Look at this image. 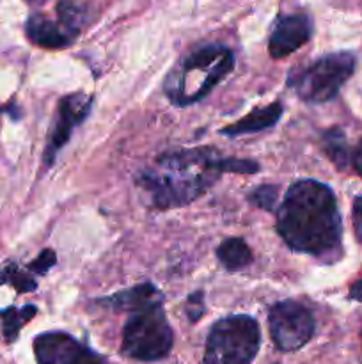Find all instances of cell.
I'll list each match as a JSON object with an SVG mask.
<instances>
[{
  "label": "cell",
  "instance_id": "cell-1",
  "mask_svg": "<svg viewBox=\"0 0 362 364\" xmlns=\"http://www.w3.org/2000/svg\"><path fill=\"white\" fill-rule=\"evenodd\" d=\"M277 231L293 251L336 258L341 251V215L334 192L316 180L295 181L277 212Z\"/></svg>",
  "mask_w": 362,
  "mask_h": 364
},
{
  "label": "cell",
  "instance_id": "cell-2",
  "mask_svg": "<svg viewBox=\"0 0 362 364\" xmlns=\"http://www.w3.org/2000/svg\"><path fill=\"white\" fill-rule=\"evenodd\" d=\"M219 160L209 148L163 153L153 169L138 174L137 185L151 196L156 208L170 210L190 205L216 180Z\"/></svg>",
  "mask_w": 362,
  "mask_h": 364
},
{
  "label": "cell",
  "instance_id": "cell-3",
  "mask_svg": "<svg viewBox=\"0 0 362 364\" xmlns=\"http://www.w3.org/2000/svg\"><path fill=\"white\" fill-rule=\"evenodd\" d=\"M234 68V55L222 45H208L185 57L165 78V95L176 107H188L212 92Z\"/></svg>",
  "mask_w": 362,
  "mask_h": 364
},
{
  "label": "cell",
  "instance_id": "cell-4",
  "mask_svg": "<svg viewBox=\"0 0 362 364\" xmlns=\"http://www.w3.org/2000/svg\"><path fill=\"white\" fill-rule=\"evenodd\" d=\"M259 345L261 331L252 316H226L209 331L202 364H251Z\"/></svg>",
  "mask_w": 362,
  "mask_h": 364
},
{
  "label": "cell",
  "instance_id": "cell-5",
  "mask_svg": "<svg viewBox=\"0 0 362 364\" xmlns=\"http://www.w3.org/2000/svg\"><path fill=\"white\" fill-rule=\"evenodd\" d=\"M174 336L162 304L131 313L123 329L121 354L135 361H160L172 348Z\"/></svg>",
  "mask_w": 362,
  "mask_h": 364
},
{
  "label": "cell",
  "instance_id": "cell-6",
  "mask_svg": "<svg viewBox=\"0 0 362 364\" xmlns=\"http://www.w3.org/2000/svg\"><path fill=\"white\" fill-rule=\"evenodd\" d=\"M355 57L348 52L329 53L304 70L293 71L287 85L307 103H325L332 100L344 82L353 75Z\"/></svg>",
  "mask_w": 362,
  "mask_h": 364
},
{
  "label": "cell",
  "instance_id": "cell-7",
  "mask_svg": "<svg viewBox=\"0 0 362 364\" xmlns=\"http://www.w3.org/2000/svg\"><path fill=\"white\" fill-rule=\"evenodd\" d=\"M270 336L280 352H293L304 347L314 334V318L304 304L283 301L268 313Z\"/></svg>",
  "mask_w": 362,
  "mask_h": 364
},
{
  "label": "cell",
  "instance_id": "cell-8",
  "mask_svg": "<svg viewBox=\"0 0 362 364\" xmlns=\"http://www.w3.org/2000/svg\"><path fill=\"white\" fill-rule=\"evenodd\" d=\"M38 364H110L66 333H45L34 340Z\"/></svg>",
  "mask_w": 362,
  "mask_h": 364
},
{
  "label": "cell",
  "instance_id": "cell-9",
  "mask_svg": "<svg viewBox=\"0 0 362 364\" xmlns=\"http://www.w3.org/2000/svg\"><path fill=\"white\" fill-rule=\"evenodd\" d=\"M92 96L84 92H75L67 95L60 100L59 112H57L55 123H53L52 134L48 137V144L45 148V164L52 166L55 162L57 153L62 149V146L70 141L75 127L82 123L91 112Z\"/></svg>",
  "mask_w": 362,
  "mask_h": 364
},
{
  "label": "cell",
  "instance_id": "cell-10",
  "mask_svg": "<svg viewBox=\"0 0 362 364\" xmlns=\"http://www.w3.org/2000/svg\"><path fill=\"white\" fill-rule=\"evenodd\" d=\"M311 34L312 27L307 14H283L277 18L272 34H270V55L273 59L287 57L304 46Z\"/></svg>",
  "mask_w": 362,
  "mask_h": 364
},
{
  "label": "cell",
  "instance_id": "cell-11",
  "mask_svg": "<svg viewBox=\"0 0 362 364\" xmlns=\"http://www.w3.org/2000/svg\"><path fill=\"white\" fill-rule=\"evenodd\" d=\"M99 306L114 309V311H138V309L151 308V306L163 304V295L158 288L151 283H142L128 290L117 291L110 297L98 301Z\"/></svg>",
  "mask_w": 362,
  "mask_h": 364
},
{
  "label": "cell",
  "instance_id": "cell-12",
  "mask_svg": "<svg viewBox=\"0 0 362 364\" xmlns=\"http://www.w3.org/2000/svg\"><path fill=\"white\" fill-rule=\"evenodd\" d=\"M25 32L34 45L48 50L64 48L75 39L59 21L48 20L43 14H32L25 25Z\"/></svg>",
  "mask_w": 362,
  "mask_h": 364
},
{
  "label": "cell",
  "instance_id": "cell-13",
  "mask_svg": "<svg viewBox=\"0 0 362 364\" xmlns=\"http://www.w3.org/2000/svg\"><path fill=\"white\" fill-rule=\"evenodd\" d=\"M283 116V105L279 102H273L266 107H259V109L252 110L245 117H241L236 123L229 124L222 130L224 135L227 137H238V135L245 134H258V132L266 130V128L273 127Z\"/></svg>",
  "mask_w": 362,
  "mask_h": 364
},
{
  "label": "cell",
  "instance_id": "cell-14",
  "mask_svg": "<svg viewBox=\"0 0 362 364\" xmlns=\"http://www.w3.org/2000/svg\"><path fill=\"white\" fill-rule=\"evenodd\" d=\"M216 258L227 270H241L252 262V251L243 238H227L216 249Z\"/></svg>",
  "mask_w": 362,
  "mask_h": 364
},
{
  "label": "cell",
  "instance_id": "cell-15",
  "mask_svg": "<svg viewBox=\"0 0 362 364\" xmlns=\"http://www.w3.org/2000/svg\"><path fill=\"white\" fill-rule=\"evenodd\" d=\"M35 313H38V309H35V306L32 304L23 306L21 309L7 308L4 309V311H0V318H2V333L7 343H13V341L16 340L21 327H23L28 320L34 318Z\"/></svg>",
  "mask_w": 362,
  "mask_h": 364
},
{
  "label": "cell",
  "instance_id": "cell-16",
  "mask_svg": "<svg viewBox=\"0 0 362 364\" xmlns=\"http://www.w3.org/2000/svg\"><path fill=\"white\" fill-rule=\"evenodd\" d=\"M323 151L327 153L332 164L339 169H344L348 164V148L344 141V134L339 128H330L322 135Z\"/></svg>",
  "mask_w": 362,
  "mask_h": 364
},
{
  "label": "cell",
  "instance_id": "cell-17",
  "mask_svg": "<svg viewBox=\"0 0 362 364\" xmlns=\"http://www.w3.org/2000/svg\"><path fill=\"white\" fill-rule=\"evenodd\" d=\"M85 11L80 4L71 2V0H60L57 4V18L59 23L70 32L73 38H77L78 32L82 31V23H84Z\"/></svg>",
  "mask_w": 362,
  "mask_h": 364
},
{
  "label": "cell",
  "instance_id": "cell-18",
  "mask_svg": "<svg viewBox=\"0 0 362 364\" xmlns=\"http://www.w3.org/2000/svg\"><path fill=\"white\" fill-rule=\"evenodd\" d=\"M2 283H9L16 288V291L23 294V291H34L35 290V281L32 277H28L27 274L21 272L14 263L11 265L4 267L2 272H0V284Z\"/></svg>",
  "mask_w": 362,
  "mask_h": 364
},
{
  "label": "cell",
  "instance_id": "cell-19",
  "mask_svg": "<svg viewBox=\"0 0 362 364\" xmlns=\"http://www.w3.org/2000/svg\"><path fill=\"white\" fill-rule=\"evenodd\" d=\"M279 198V187L277 185H261L248 194V201L261 210H272Z\"/></svg>",
  "mask_w": 362,
  "mask_h": 364
},
{
  "label": "cell",
  "instance_id": "cell-20",
  "mask_svg": "<svg viewBox=\"0 0 362 364\" xmlns=\"http://www.w3.org/2000/svg\"><path fill=\"white\" fill-rule=\"evenodd\" d=\"M55 262H57L55 252H53L52 249H45V251H43L41 255H39L38 258L28 265V270H32V272L35 274H46L53 265H55Z\"/></svg>",
  "mask_w": 362,
  "mask_h": 364
},
{
  "label": "cell",
  "instance_id": "cell-21",
  "mask_svg": "<svg viewBox=\"0 0 362 364\" xmlns=\"http://www.w3.org/2000/svg\"><path fill=\"white\" fill-rule=\"evenodd\" d=\"M202 313H204V295H202V291H194V294H190L187 302L188 320L192 323H195L201 318Z\"/></svg>",
  "mask_w": 362,
  "mask_h": 364
},
{
  "label": "cell",
  "instance_id": "cell-22",
  "mask_svg": "<svg viewBox=\"0 0 362 364\" xmlns=\"http://www.w3.org/2000/svg\"><path fill=\"white\" fill-rule=\"evenodd\" d=\"M353 228L358 242L362 244V196L353 201Z\"/></svg>",
  "mask_w": 362,
  "mask_h": 364
},
{
  "label": "cell",
  "instance_id": "cell-23",
  "mask_svg": "<svg viewBox=\"0 0 362 364\" xmlns=\"http://www.w3.org/2000/svg\"><path fill=\"white\" fill-rule=\"evenodd\" d=\"M350 299L362 302V279L355 281V283L350 287Z\"/></svg>",
  "mask_w": 362,
  "mask_h": 364
},
{
  "label": "cell",
  "instance_id": "cell-24",
  "mask_svg": "<svg viewBox=\"0 0 362 364\" xmlns=\"http://www.w3.org/2000/svg\"><path fill=\"white\" fill-rule=\"evenodd\" d=\"M353 167L358 174L362 176V142L358 144V148L353 153Z\"/></svg>",
  "mask_w": 362,
  "mask_h": 364
},
{
  "label": "cell",
  "instance_id": "cell-25",
  "mask_svg": "<svg viewBox=\"0 0 362 364\" xmlns=\"http://www.w3.org/2000/svg\"><path fill=\"white\" fill-rule=\"evenodd\" d=\"M27 2H31V4H38V2H43V0H27Z\"/></svg>",
  "mask_w": 362,
  "mask_h": 364
},
{
  "label": "cell",
  "instance_id": "cell-26",
  "mask_svg": "<svg viewBox=\"0 0 362 364\" xmlns=\"http://www.w3.org/2000/svg\"><path fill=\"white\" fill-rule=\"evenodd\" d=\"M361 340H362V331H361Z\"/></svg>",
  "mask_w": 362,
  "mask_h": 364
}]
</instances>
